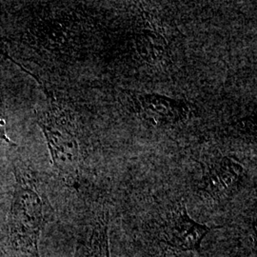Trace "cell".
<instances>
[{
  "label": "cell",
  "mask_w": 257,
  "mask_h": 257,
  "mask_svg": "<svg viewBox=\"0 0 257 257\" xmlns=\"http://www.w3.org/2000/svg\"><path fill=\"white\" fill-rule=\"evenodd\" d=\"M131 99L138 116L156 128L175 126L191 112L187 102L157 93L133 92Z\"/></svg>",
  "instance_id": "3"
},
{
  "label": "cell",
  "mask_w": 257,
  "mask_h": 257,
  "mask_svg": "<svg viewBox=\"0 0 257 257\" xmlns=\"http://www.w3.org/2000/svg\"><path fill=\"white\" fill-rule=\"evenodd\" d=\"M38 124L46 138L56 174L67 185H76L80 157L78 143L72 130L53 110L42 113Z\"/></svg>",
  "instance_id": "2"
},
{
  "label": "cell",
  "mask_w": 257,
  "mask_h": 257,
  "mask_svg": "<svg viewBox=\"0 0 257 257\" xmlns=\"http://www.w3.org/2000/svg\"><path fill=\"white\" fill-rule=\"evenodd\" d=\"M244 174V168L233 158L216 156L203 165L202 190L220 201L238 190Z\"/></svg>",
  "instance_id": "4"
},
{
  "label": "cell",
  "mask_w": 257,
  "mask_h": 257,
  "mask_svg": "<svg viewBox=\"0 0 257 257\" xmlns=\"http://www.w3.org/2000/svg\"><path fill=\"white\" fill-rule=\"evenodd\" d=\"M84 257H110L108 227L100 222L95 225L84 245Z\"/></svg>",
  "instance_id": "6"
},
{
  "label": "cell",
  "mask_w": 257,
  "mask_h": 257,
  "mask_svg": "<svg viewBox=\"0 0 257 257\" xmlns=\"http://www.w3.org/2000/svg\"><path fill=\"white\" fill-rule=\"evenodd\" d=\"M0 138H2L6 142L12 144L10 138L7 137V133H6V116H5L4 106H3L1 98H0Z\"/></svg>",
  "instance_id": "7"
},
{
  "label": "cell",
  "mask_w": 257,
  "mask_h": 257,
  "mask_svg": "<svg viewBox=\"0 0 257 257\" xmlns=\"http://www.w3.org/2000/svg\"><path fill=\"white\" fill-rule=\"evenodd\" d=\"M211 228L193 220L184 202H180L168 216L163 236L172 248L185 251H200L201 242Z\"/></svg>",
  "instance_id": "5"
},
{
  "label": "cell",
  "mask_w": 257,
  "mask_h": 257,
  "mask_svg": "<svg viewBox=\"0 0 257 257\" xmlns=\"http://www.w3.org/2000/svg\"><path fill=\"white\" fill-rule=\"evenodd\" d=\"M17 186L10 205L8 236L3 256L41 257L39 240L46 225L45 205L33 175L15 167Z\"/></svg>",
  "instance_id": "1"
}]
</instances>
